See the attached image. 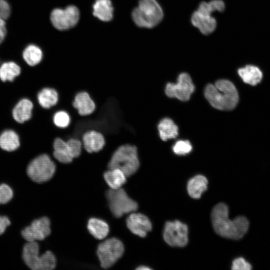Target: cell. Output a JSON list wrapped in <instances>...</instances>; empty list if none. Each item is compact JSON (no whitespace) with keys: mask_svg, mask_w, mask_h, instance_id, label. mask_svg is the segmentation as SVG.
<instances>
[{"mask_svg":"<svg viewBox=\"0 0 270 270\" xmlns=\"http://www.w3.org/2000/svg\"><path fill=\"white\" fill-rule=\"evenodd\" d=\"M191 21L192 24L204 34H208L213 32L216 26V19L211 15L203 14L197 10L192 14Z\"/></svg>","mask_w":270,"mask_h":270,"instance_id":"obj_17","label":"cell"},{"mask_svg":"<svg viewBox=\"0 0 270 270\" xmlns=\"http://www.w3.org/2000/svg\"><path fill=\"white\" fill-rule=\"evenodd\" d=\"M20 146V138L12 130H6L0 136V147L7 152L16 150Z\"/></svg>","mask_w":270,"mask_h":270,"instance_id":"obj_26","label":"cell"},{"mask_svg":"<svg viewBox=\"0 0 270 270\" xmlns=\"http://www.w3.org/2000/svg\"><path fill=\"white\" fill-rule=\"evenodd\" d=\"M73 108L82 116L92 114L96 109V104L90 94L86 91L76 94L72 102Z\"/></svg>","mask_w":270,"mask_h":270,"instance_id":"obj_15","label":"cell"},{"mask_svg":"<svg viewBox=\"0 0 270 270\" xmlns=\"http://www.w3.org/2000/svg\"><path fill=\"white\" fill-rule=\"evenodd\" d=\"M24 61L30 66L38 64L42 60V52L40 48L34 44L27 46L22 53Z\"/></svg>","mask_w":270,"mask_h":270,"instance_id":"obj_28","label":"cell"},{"mask_svg":"<svg viewBox=\"0 0 270 270\" xmlns=\"http://www.w3.org/2000/svg\"><path fill=\"white\" fill-rule=\"evenodd\" d=\"M208 180L202 175H197L190 178L188 182L187 190L190 196L195 199L200 198L206 190Z\"/></svg>","mask_w":270,"mask_h":270,"instance_id":"obj_20","label":"cell"},{"mask_svg":"<svg viewBox=\"0 0 270 270\" xmlns=\"http://www.w3.org/2000/svg\"><path fill=\"white\" fill-rule=\"evenodd\" d=\"M212 221L215 232L222 237L238 240L247 232L249 222L240 216L231 220L228 218V208L224 203H219L212 212Z\"/></svg>","mask_w":270,"mask_h":270,"instance_id":"obj_1","label":"cell"},{"mask_svg":"<svg viewBox=\"0 0 270 270\" xmlns=\"http://www.w3.org/2000/svg\"><path fill=\"white\" fill-rule=\"evenodd\" d=\"M224 8V3L222 0H212L208 2H201L197 11L203 14L211 15L214 11H223Z\"/></svg>","mask_w":270,"mask_h":270,"instance_id":"obj_29","label":"cell"},{"mask_svg":"<svg viewBox=\"0 0 270 270\" xmlns=\"http://www.w3.org/2000/svg\"><path fill=\"white\" fill-rule=\"evenodd\" d=\"M56 108H57L58 110H60V109H59V108H58V106H57V104H56ZM74 108L73 106H72V108L71 109H70V110H68L67 112H70Z\"/></svg>","mask_w":270,"mask_h":270,"instance_id":"obj_38","label":"cell"},{"mask_svg":"<svg viewBox=\"0 0 270 270\" xmlns=\"http://www.w3.org/2000/svg\"><path fill=\"white\" fill-rule=\"evenodd\" d=\"M39 245L35 242H28L23 248L22 258L26 264L32 270H52L56 266L53 253L47 250L39 256Z\"/></svg>","mask_w":270,"mask_h":270,"instance_id":"obj_5","label":"cell"},{"mask_svg":"<svg viewBox=\"0 0 270 270\" xmlns=\"http://www.w3.org/2000/svg\"><path fill=\"white\" fill-rule=\"evenodd\" d=\"M81 140L83 149L90 154L99 152L106 144V139L103 134L94 129L85 132L82 136Z\"/></svg>","mask_w":270,"mask_h":270,"instance_id":"obj_14","label":"cell"},{"mask_svg":"<svg viewBox=\"0 0 270 270\" xmlns=\"http://www.w3.org/2000/svg\"><path fill=\"white\" fill-rule=\"evenodd\" d=\"M204 96L212 106L222 110L234 109L238 102L236 88L227 80H220L214 84H208L204 89Z\"/></svg>","mask_w":270,"mask_h":270,"instance_id":"obj_2","label":"cell"},{"mask_svg":"<svg viewBox=\"0 0 270 270\" xmlns=\"http://www.w3.org/2000/svg\"><path fill=\"white\" fill-rule=\"evenodd\" d=\"M136 270H150L151 268L146 266H138V268H136Z\"/></svg>","mask_w":270,"mask_h":270,"instance_id":"obj_37","label":"cell"},{"mask_svg":"<svg viewBox=\"0 0 270 270\" xmlns=\"http://www.w3.org/2000/svg\"><path fill=\"white\" fill-rule=\"evenodd\" d=\"M172 150L176 154L185 155L192 151V146L188 140H180L174 145Z\"/></svg>","mask_w":270,"mask_h":270,"instance_id":"obj_31","label":"cell"},{"mask_svg":"<svg viewBox=\"0 0 270 270\" xmlns=\"http://www.w3.org/2000/svg\"><path fill=\"white\" fill-rule=\"evenodd\" d=\"M32 102L28 98H22L15 106L12 110L14 119L18 123H24L29 120L32 116Z\"/></svg>","mask_w":270,"mask_h":270,"instance_id":"obj_18","label":"cell"},{"mask_svg":"<svg viewBox=\"0 0 270 270\" xmlns=\"http://www.w3.org/2000/svg\"><path fill=\"white\" fill-rule=\"evenodd\" d=\"M6 34V29L4 20L0 18V44L4 40Z\"/></svg>","mask_w":270,"mask_h":270,"instance_id":"obj_36","label":"cell"},{"mask_svg":"<svg viewBox=\"0 0 270 270\" xmlns=\"http://www.w3.org/2000/svg\"><path fill=\"white\" fill-rule=\"evenodd\" d=\"M10 224L8 218L6 216H0V235L4 232L8 226Z\"/></svg>","mask_w":270,"mask_h":270,"instance_id":"obj_35","label":"cell"},{"mask_svg":"<svg viewBox=\"0 0 270 270\" xmlns=\"http://www.w3.org/2000/svg\"><path fill=\"white\" fill-rule=\"evenodd\" d=\"M10 14V8L6 0H0V18L7 19Z\"/></svg>","mask_w":270,"mask_h":270,"instance_id":"obj_34","label":"cell"},{"mask_svg":"<svg viewBox=\"0 0 270 270\" xmlns=\"http://www.w3.org/2000/svg\"><path fill=\"white\" fill-rule=\"evenodd\" d=\"M124 248L118 238H111L101 242L96 253L101 266L104 268L112 267L123 255Z\"/></svg>","mask_w":270,"mask_h":270,"instance_id":"obj_8","label":"cell"},{"mask_svg":"<svg viewBox=\"0 0 270 270\" xmlns=\"http://www.w3.org/2000/svg\"><path fill=\"white\" fill-rule=\"evenodd\" d=\"M56 170V165L50 156L41 154L28 164L26 172L29 178L34 182L42 183L50 180Z\"/></svg>","mask_w":270,"mask_h":270,"instance_id":"obj_7","label":"cell"},{"mask_svg":"<svg viewBox=\"0 0 270 270\" xmlns=\"http://www.w3.org/2000/svg\"><path fill=\"white\" fill-rule=\"evenodd\" d=\"M163 238L166 242L170 246H184L188 242V226L177 220L167 222L165 224Z\"/></svg>","mask_w":270,"mask_h":270,"instance_id":"obj_9","label":"cell"},{"mask_svg":"<svg viewBox=\"0 0 270 270\" xmlns=\"http://www.w3.org/2000/svg\"><path fill=\"white\" fill-rule=\"evenodd\" d=\"M50 222L47 217H42L34 220L30 225L22 232L24 238L28 242L42 240L50 234Z\"/></svg>","mask_w":270,"mask_h":270,"instance_id":"obj_12","label":"cell"},{"mask_svg":"<svg viewBox=\"0 0 270 270\" xmlns=\"http://www.w3.org/2000/svg\"><path fill=\"white\" fill-rule=\"evenodd\" d=\"M39 104L44 109H49L55 106L59 100V94L54 88H42L37 94Z\"/></svg>","mask_w":270,"mask_h":270,"instance_id":"obj_19","label":"cell"},{"mask_svg":"<svg viewBox=\"0 0 270 270\" xmlns=\"http://www.w3.org/2000/svg\"><path fill=\"white\" fill-rule=\"evenodd\" d=\"M137 146L126 144L118 147L112 152L107 164L108 168H118L127 177L134 174L140 167Z\"/></svg>","mask_w":270,"mask_h":270,"instance_id":"obj_3","label":"cell"},{"mask_svg":"<svg viewBox=\"0 0 270 270\" xmlns=\"http://www.w3.org/2000/svg\"><path fill=\"white\" fill-rule=\"evenodd\" d=\"M20 73V68L14 62H4L0 66V79L4 82H12Z\"/></svg>","mask_w":270,"mask_h":270,"instance_id":"obj_27","label":"cell"},{"mask_svg":"<svg viewBox=\"0 0 270 270\" xmlns=\"http://www.w3.org/2000/svg\"><path fill=\"white\" fill-rule=\"evenodd\" d=\"M52 122L58 128H66L71 122V116L70 114L64 110H59L55 112L52 116Z\"/></svg>","mask_w":270,"mask_h":270,"instance_id":"obj_30","label":"cell"},{"mask_svg":"<svg viewBox=\"0 0 270 270\" xmlns=\"http://www.w3.org/2000/svg\"><path fill=\"white\" fill-rule=\"evenodd\" d=\"M162 10L156 0H140L138 6L132 12V17L140 27L152 28L162 19Z\"/></svg>","mask_w":270,"mask_h":270,"instance_id":"obj_4","label":"cell"},{"mask_svg":"<svg viewBox=\"0 0 270 270\" xmlns=\"http://www.w3.org/2000/svg\"><path fill=\"white\" fill-rule=\"evenodd\" d=\"M94 15L104 22H108L112 18L113 8L110 0H96L93 6Z\"/></svg>","mask_w":270,"mask_h":270,"instance_id":"obj_24","label":"cell"},{"mask_svg":"<svg viewBox=\"0 0 270 270\" xmlns=\"http://www.w3.org/2000/svg\"><path fill=\"white\" fill-rule=\"evenodd\" d=\"M106 197L110 209L117 218L124 214L136 212L138 208L137 202L130 198L124 189H110L106 192Z\"/></svg>","mask_w":270,"mask_h":270,"instance_id":"obj_6","label":"cell"},{"mask_svg":"<svg viewBox=\"0 0 270 270\" xmlns=\"http://www.w3.org/2000/svg\"><path fill=\"white\" fill-rule=\"evenodd\" d=\"M238 74L244 82L255 86L259 83L262 78V74L260 69L256 66L248 65L238 70Z\"/></svg>","mask_w":270,"mask_h":270,"instance_id":"obj_23","label":"cell"},{"mask_svg":"<svg viewBox=\"0 0 270 270\" xmlns=\"http://www.w3.org/2000/svg\"><path fill=\"white\" fill-rule=\"evenodd\" d=\"M13 196V192L8 184H2L0 185V204L8 202Z\"/></svg>","mask_w":270,"mask_h":270,"instance_id":"obj_32","label":"cell"},{"mask_svg":"<svg viewBox=\"0 0 270 270\" xmlns=\"http://www.w3.org/2000/svg\"><path fill=\"white\" fill-rule=\"evenodd\" d=\"M104 179L110 189L116 190L122 188L126 182L127 176L118 168H110L104 173Z\"/></svg>","mask_w":270,"mask_h":270,"instance_id":"obj_21","label":"cell"},{"mask_svg":"<svg viewBox=\"0 0 270 270\" xmlns=\"http://www.w3.org/2000/svg\"><path fill=\"white\" fill-rule=\"evenodd\" d=\"M126 224L132 233L142 238H144L152 228L151 222L146 216L134 212L130 213Z\"/></svg>","mask_w":270,"mask_h":270,"instance_id":"obj_13","label":"cell"},{"mask_svg":"<svg viewBox=\"0 0 270 270\" xmlns=\"http://www.w3.org/2000/svg\"><path fill=\"white\" fill-rule=\"evenodd\" d=\"M89 232L96 238L102 240L109 232V226L104 220L96 218H90L87 224Z\"/></svg>","mask_w":270,"mask_h":270,"instance_id":"obj_22","label":"cell"},{"mask_svg":"<svg viewBox=\"0 0 270 270\" xmlns=\"http://www.w3.org/2000/svg\"><path fill=\"white\" fill-rule=\"evenodd\" d=\"M160 138L166 141L174 138L178 135V127L172 120L169 118L162 119L158 126Z\"/></svg>","mask_w":270,"mask_h":270,"instance_id":"obj_25","label":"cell"},{"mask_svg":"<svg viewBox=\"0 0 270 270\" xmlns=\"http://www.w3.org/2000/svg\"><path fill=\"white\" fill-rule=\"evenodd\" d=\"M52 149L54 158L62 164H70L74 159L66 141L62 138L56 137L54 138Z\"/></svg>","mask_w":270,"mask_h":270,"instance_id":"obj_16","label":"cell"},{"mask_svg":"<svg viewBox=\"0 0 270 270\" xmlns=\"http://www.w3.org/2000/svg\"><path fill=\"white\" fill-rule=\"evenodd\" d=\"M79 17L77 8L70 6L65 9L54 10L50 14V20L56 28L66 30L74 26L77 24Z\"/></svg>","mask_w":270,"mask_h":270,"instance_id":"obj_11","label":"cell"},{"mask_svg":"<svg viewBox=\"0 0 270 270\" xmlns=\"http://www.w3.org/2000/svg\"><path fill=\"white\" fill-rule=\"evenodd\" d=\"M194 86L190 75L187 73L180 74L176 84H167L165 92L168 96L176 98L181 101L188 100L194 90Z\"/></svg>","mask_w":270,"mask_h":270,"instance_id":"obj_10","label":"cell"},{"mask_svg":"<svg viewBox=\"0 0 270 270\" xmlns=\"http://www.w3.org/2000/svg\"><path fill=\"white\" fill-rule=\"evenodd\" d=\"M252 265L242 258H238L234 260L232 269L233 270H250Z\"/></svg>","mask_w":270,"mask_h":270,"instance_id":"obj_33","label":"cell"}]
</instances>
